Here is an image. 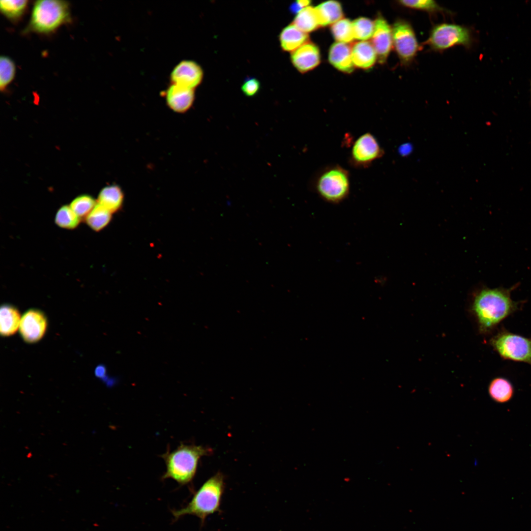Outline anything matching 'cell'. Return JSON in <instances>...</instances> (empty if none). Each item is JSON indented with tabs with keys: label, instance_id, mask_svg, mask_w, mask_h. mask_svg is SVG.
I'll return each instance as SVG.
<instances>
[{
	"label": "cell",
	"instance_id": "obj_1",
	"mask_svg": "<svg viewBox=\"0 0 531 531\" xmlns=\"http://www.w3.org/2000/svg\"><path fill=\"white\" fill-rule=\"evenodd\" d=\"M518 285L517 284L509 288L484 287L476 293L473 301L472 310L481 332H491L522 307L523 301H516L511 298V293Z\"/></svg>",
	"mask_w": 531,
	"mask_h": 531
},
{
	"label": "cell",
	"instance_id": "obj_2",
	"mask_svg": "<svg viewBox=\"0 0 531 531\" xmlns=\"http://www.w3.org/2000/svg\"><path fill=\"white\" fill-rule=\"evenodd\" d=\"M209 452V448L183 443L173 451H167L162 455L166 466L162 479L172 478L180 485L189 483L195 476L200 459Z\"/></svg>",
	"mask_w": 531,
	"mask_h": 531
},
{
	"label": "cell",
	"instance_id": "obj_3",
	"mask_svg": "<svg viewBox=\"0 0 531 531\" xmlns=\"http://www.w3.org/2000/svg\"><path fill=\"white\" fill-rule=\"evenodd\" d=\"M224 488V476L217 473L202 485L186 506L172 510L175 520L192 515L199 518L203 523L208 515L219 510Z\"/></svg>",
	"mask_w": 531,
	"mask_h": 531
},
{
	"label": "cell",
	"instance_id": "obj_4",
	"mask_svg": "<svg viewBox=\"0 0 531 531\" xmlns=\"http://www.w3.org/2000/svg\"><path fill=\"white\" fill-rule=\"evenodd\" d=\"M70 20L68 2L58 0H40L35 2L30 19L24 32L48 33Z\"/></svg>",
	"mask_w": 531,
	"mask_h": 531
},
{
	"label": "cell",
	"instance_id": "obj_5",
	"mask_svg": "<svg viewBox=\"0 0 531 531\" xmlns=\"http://www.w3.org/2000/svg\"><path fill=\"white\" fill-rule=\"evenodd\" d=\"M315 188L319 196L324 201L338 204L345 200L349 194V173L339 165L326 167L317 177Z\"/></svg>",
	"mask_w": 531,
	"mask_h": 531
},
{
	"label": "cell",
	"instance_id": "obj_6",
	"mask_svg": "<svg viewBox=\"0 0 531 531\" xmlns=\"http://www.w3.org/2000/svg\"><path fill=\"white\" fill-rule=\"evenodd\" d=\"M489 342L503 359L524 362L531 366V338L502 328Z\"/></svg>",
	"mask_w": 531,
	"mask_h": 531
},
{
	"label": "cell",
	"instance_id": "obj_7",
	"mask_svg": "<svg viewBox=\"0 0 531 531\" xmlns=\"http://www.w3.org/2000/svg\"><path fill=\"white\" fill-rule=\"evenodd\" d=\"M472 40V34L469 28L444 23L433 27L426 43L432 50L441 51L457 45L469 48Z\"/></svg>",
	"mask_w": 531,
	"mask_h": 531
},
{
	"label": "cell",
	"instance_id": "obj_8",
	"mask_svg": "<svg viewBox=\"0 0 531 531\" xmlns=\"http://www.w3.org/2000/svg\"><path fill=\"white\" fill-rule=\"evenodd\" d=\"M391 28L393 46L401 63L409 65L420 48L415 32L411 24L402 19L396 20Z\"/></svg>",
	"mask_w": 531,
	"mask_h": 531
},
{
	"label": "cell",
	"instance_id": "obj_9",
	"mask_svg": "<svg viewBox=\"0 0 531 531\" xmlns=\"http://www.w3.org/2000/svg\"><path fill=\"white\" fill-rule=\"evenodd\" d=\"M384 154V151L377 139L367 132L354 141L351 150L350 163L356 167L366 168Z\"/></svg>",
	"mask_w": 531,
	"mask_h": 531
},
{
	"label": "cell",
	"instance_id": "obj_10",
	"mask_svg": "<svg viewBox=\"0 0 531 531\" xmlns=\"http://www.w3.org/2000/svg\"><path fill=\"white\" fill-rule=\"evenodd\" d=\"M47 325V317L43 312L31 308L27 311L21 317L19 331L25 342L34 343L43 338Z\"/></svg>",
	"mask_w": 531,
	"mask_h": 531
},
{
	"label": "cell",
	"instance_id": "obj_11",
	"mask_svg": "<svg viewBox=\"0 0 531 531\" xmlns=\"http://www.w3.org/2000/svg\"><path fill=\"white\" fill-rule=\"evenodd\" d=\"M375 28L371 43L381 64L384 63L393 47L392 28L382 16H379L374 21Z\"/></svg>",
	"mask_w": 531,
	"mask_h": 531
},
{
	"label": "cell",
	"instance_id": "obj_12",
	"mask_svg": "<svg viewBox=\"0 0 531 531\" xmlns=\"http://www.w3.org/2000/svg\"><path fill=\"white\" fill-rule=\"evenodd\" d=\"M203 71L201 66L194 61L182 60L173 69L170 75L172 84L194 89L202 82Z\"/></svg>",
	"mask_w": 531,
	"mask_h": 531
},
{
	"label": "cell",
	"instance_id": "obj_13",
	"mask_svg": "<svg viewBox=\"0 0 531 531\" xmlns=\"http://www.w3.org/2000/svg\"><path fill=\"white\" fill-rule=\"evenodd\" d=\"M291 59L295 68L304 73L319 64L321 60L320 50L316 44L309 41L293 52Z\"/></svg>",
	"mask_w": 531,
	"mask_h": 531
},
{
	"label": "cell",
	"instance_id": "obj_14",
	"mask_svg": "<svg viewBox=\"0 0 531 531\" xmlns=\"http://www.w3.org/2000/svg\"><path fill=\"white\" fill-rule=\"evenodd\" d=\"M165 99L170 109L183 113L192 106L195 98L193 89L172 84L165 92Z\"/></svg>",
	"mask_w": 531,
	"mask_h": 531
},
{
	"label": "cell",
	"instance_id": "obj_15",
	"mask_svg": "<svg viewBox=\"0 0 531 531\" xmlns=\"http://www.w3.org/2000/svg\"><path fill=\"white\" fill-rule=\"evenodd\" d=\"M328 60L335 68L344 73H351L354 70L351 46L347 43H333L329 50Z\"/></svg>",
	"mask_w": 531,
	"mask_h": 531
},
{
	"label": "cell",
	"instance_id": "obj_16",
	"mask_svg": "<svg viewBox=\"0 0 531 531\" xmlns=\"http://www.w3.org/2000/svg\"><path fill=\"white\" fill-rule=\"evenodd\" d=\"M352 58L354 67L363 69L372 67L377 60V56L371 42L360 41L352 44Z\"/></svg>",
	"mask_w": 531,
	"mask_h": 531
},
{
	"label": "cell",
	"instance_id": "obj_17",
	"mask_svg": "<svg viewBox=\"0 0 531 531\" xmlns=\"http://www.w3.org/2000/svg\"><path fill=\"white\" fill-rule=\"evenodd\" d=\"M279 41L283 51L292 53L309 41V35L292 24L281 30Z\"/></svg>",
	"mask_w": 531,
	"mask_h": 531
},
{
	"label": "cell",
	"instance_id": "obj_18",
	"mask_svg": "<svg viewBox=\"0 0 531 531\" xmlns=\"http://www.w3.org/2000/svg\"><path fill=\"white\" fill-rule=\"evenodd\" d=\"M21 318L19 310L12 304L5 303L0 309V333L7 337L15 333L19 327Z\"/></svg>",
	"mask_w": 531,
	"mask_h": 531
},
{
	"label": "cell",
	"instance_id": "obj_19",
	"mask_svg": "<svg viewBox=\"0 0 531 531\" xmlns=\"http://www.w3.org/2000/svg\"><path fill=\"white\" fill-rule=\"evenodd\" d=\"M315 8L321 27L332 25L343 18L341 5L337 1H325Z\"/></svg>",
	"mask_w": 531,
	"mask_h": 531
},
{
	"label": "cell",
	"instance_id": "obj_20",
	"mask_svg": "<svg viewBox=\"0 0 531 531\" xmlns=\"http://www.w3.org/2000/svg\"><path fill=\"white\" fill-rule=\"evenodd\" d=\"M488 392L491 398L499 403L510 401L514 394V388L511 382L503 377H497L490 382Z\"/></svg>",
	"mask_w": 531,
	"mask_h": 531
},
{
	"label": "cell",
	"instance_id": "obj_21",
	"mask_svg": "<svg viewBox=\"0 0 531 531\" xmlns=\"http://www.w3.org/2000/svg\"><path fill=\"white\" fill-rule=\"evenodd\" d=\"M123 198L121 189L118 186L109 185L103 188L100 192L97 204L113 213L120 207Z\"/></svg>",
	"mask_w": 531,
	"mask_h": 531
},
{
	"label": "cell",
	"instance_id": "obj_22",
	"mask_svg": "<svg viewBox=\"0 0 531 531\" xmlns=\"http://www.w3.org/2000/svg\"><path fill=\"white\" fill-rule=\"evenodd\" d=\"M292 24L307 33L321 27L315 7L310 5L296 14Z\"/></svg>",
	"mask_w": 531,
	"mask_h": 531
},
{
	"label": "cell",
	"instance_id": "obj_23",
	"mask_svg": "<svg viewBox=\"0 0 531 531\" xmlns=\"http://www.w3.org/2000/svg\"><path fill=\"white\" fill-rule=\"evenodd\" d=\"M111 213L108 210L97 203L85 218L86 223L93 231L98 232L109 224L111 218Z\"/></svg>",
	"mask_w": 531,
	"mask_h": 531
},
{
	"label": "cell",
	"instance_id": "obj_24",
	"mask_svg": "<svg viewBox=\"0 0 531 531\" xmlns=\"http://www.w3.org/2000/svg\"><path fill=\"white\" fill-rule=\"evenodd\" d=\"M28 1L26 0H8L0 1L1 12L9 20L16 21L25 12Z\"/></svg>",
	"mask_w": 531,
	"mask_h": 531
},
{
	"label": "cell",
	"instance_id": "obj_25",
	"mask_svg": "<svg viewBox=\"0 0 531 531\" xmlns=\"http://www.w3.org/2000/svg\"><path fill=\"white\" fill-rule=\"evenodd\" d=\"M81 219L70 206H63L58 210L55 220L60 228L72 230L78 227Z\"/></svg>",
	"mask_w": 531,
	"mask_h": 531
},
{
	"label": "cell",
	"instance_id": "obj_26",
	"mask_svg": "<svg viewBox=\"0 0 531 531\" xmlns=\"http://www.w3.org/2000/svg\"><path fill=\"white\" fill-rule=\"evenodd\" d=\"M331 32L337 42L350 43L354 39L352 22L342 18L331 25Z\"/></svg>",
	"mask_w": 531,
	"mask_h": 531
},
{
	"label": "cell",
	"instance_id": "obj_27",
	"mask_svg": "<svg viewBox=\"0 0 531 531\" xmlns=\"http://www.w3.org/2000/svg\"><path fill=\"white\" fill-rule=\"evenodd\" d=\"M354 38L366 41L372 38L375 28L374 21L365 18L359 17L352 22Z\"/></svg>",
	"mask_w": 531,
	"mask_h": 531
},
{
	"label": "cell",
	"instance_id": "obj_28",
	"mask_svg": "<svg viewBox=\"0 0 531 531\" xmlns=\"http://www.w3.org/2000/svg\"><path fill=\"white\" fill-rule=\"evenodd\" d=\"M96 204L92 197L88 195H82L75 198L71 203L70 206L81 219L86 218Z\"/></svg>",
	"mask_w": 531,
	"mask_h": 531
},
{
	"label": "cell",
	"instance_id": "obj_29",
	"mask_svg": "<svg viewBox=\"0 0 531 531\" xmlns=\"http://www.w3.org/2000/svg\"><path fill=\"white\" fill-rule=\"evenodd\" d=\"M398 4L405 7L423 11L429 13L445 12V9L437 2L431 0H404L397 1Z\"/></svg>",
	"mask_w": 531,
	"mask_h": 531
},
{
	"label": "cell",
	"instance_id": "obj_30",
	"mask_svg": "<svg viewBox=\"0 0 531 531\" xmlns=\"http://www.w3.org/2000/svg\"><path fill=\"white\" fill-rule=\"evenodd\" d=\"M16 67L13 61L8 57L2 56L0 58V88L3 90L14 78Z\"/></svg>",
	"mask_w": 531,
	"mask_h": 531
},
{
	"label": "cell",
	"instance_id": "obj_31",
	"mask_svg": "<svg viewBox=\"0 0 531 531\" xmlns=\"http://www.w3.org/2000/svg\"><path fill=\"white\" fill-rule=\"evenodd\" d=\"M260 88V83L255 78H248L241 87L243 93L247 96L251 97L257 94Z\"/></svg>",
	"mask_w": 531,
	"mask_h": 531
},
{
	"label": "cell",
	"instance_id": "obj_32",
	"mask_svg": "<svg viewBox=\"0 0 531 531\" xmlns=\"http://www.w3.org/2000/svg\"><path fill=\"white\" fill-rule=\"evenodd\" d=\"M310 0H300L295 1L290 6V11L294 14H298L304 8L309 6Z\"/></svg>",
	"mask_w": 531,
	"mask_h": 531
},
{
	"label": "cell",
	"instance_id": "obj_33",
	"mask_svg": "<svg viewBox=\"0 0 531 531\" xmlns=\"http://www.w3.org/2000/svg\"><path fill=\"white\" fill-rule=\"evenodd\" d=\"M106 369L104 366L99 365L95 369V375L100 378H103L105 376Z\"/></svg>",
	"mask_w": 531,
	"mask_h": 531
},
{
	"label": "cell",
	"instance_id": "obj_34",
	"mask_svg": "<svg viewBox=\"0 0 531 531\" xmlns=\"http://www.w3.org/2000/svg\"></svg>",
	"mask_w": 531,
	"mask_h": 531
}]
</instances>
